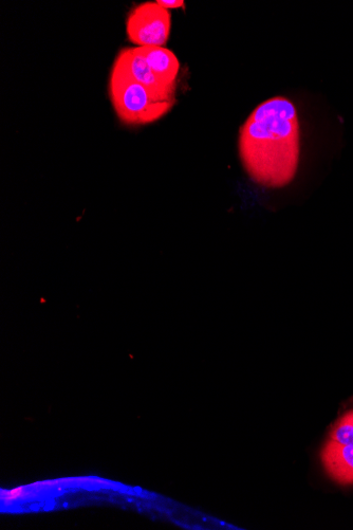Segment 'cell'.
Segmentation results:
<instances>
[{
	"mask_svg": "<svg viewBox=\"0 0 353 530\" xmlns=\"http://www.w3.org/2000/svg\"><path fill=\"white\" fill-rule=\"evenodd\" d=\"M238 153L256 185L272 190L291 185L301 161V126L294 104L285 97L259 104L241 126Z\"/></svg>",
	"mask_w": 353,
	"mask_h": 530,
	"instance_id": "obj_1",
	"label": "cell"
},
{
	"mask_svg": "<svg viewBox=\"0 0 353 530\" xmlns=\"http://www.w3.org/2000/svg\"><path fill=\"white\" fill-rule=\"evenodd\" d=\"M108 89L118 118L128 126L154 123L169 113L176 103L158 100L151 90L130 76L118 60L111 69Z\"/></svg>",
	"mask_w": 353,
	"mask_h": 530,
	"instance_id": "obj_2",
	"label": "cell"
},
{
	"mask_svg": "<svg viewBox=\"0 0 353 530\" xmlns=\"http://www.w3.org/2000/svg\"><path fill=\"white\" fill-rule=\"evenodd\" d=\"M172 14L158 3H143L127 16L126 33L137 47H163L170 39Z\"/></svg>",
	"mask_w": 353,
	"mask_h": 530,
	"instance_id": "obj_3",
	"label": "cell"
},
{
	"mask_svg": "<svg viewBox=\"0 0 353 530\" xmlns=\"http://www.w3.org/2000/svg\"><path fill=\"white\" fill-rule=\"evenodd\" d=\"M116 60L125 66L130 76L138 83L151 90V93L158 100L176 102V89L167 87L160 82L138 47L122 49Z\"/></svg>",
	"mask_w": 353,
	"mask_h": 530,
	"instance_id": "obj_4",
	"label": "cell"
},
{
	"mask_svg": "<svg viewBox=\"0 0 353 530\" xmlns=\"http://www.w3.org/2000/svg\"><path fill=\"white\" fill-rule=\"evenodd\" d=\"M324 467L330 477L342 484L353 485V447L328 442L322 452Z\"/></svg>",
	"mask_w": 353,
	"mask_h": 530,
	"instance_id": "obj_5",
	"label": "cell"
},
{
	"mask_svg": "<svg viewBox=\"0 0 353 530\" xmlns=\"http://www.w3.org/2000/svg\"><path fill=\"white\" fill-rule=\"evenodd\" d=\"M147 64L162 84L176 89L180 63L176 54L164 47H138Z\"/></svg>",
	"mask_w": 353,
	"mask_h": 530,
	"instance_id": "obj_6",
	"label": "cell"
},
{
	"mask_svg": "<svg viewBox=\"0 0 353 530\" xmlns=\"http://www.w3.org/2000/svg\"><path fill=\"white\" fill-rule=\"evenodd\" d=\"M330 442L353 447V410L346 412L332 428Z\"/></svg>",
	"mask_w": 353,
	"mask_h": 530,
	"instance_id": "obj_7",
	"label": "cell"
},
{
	"mask_svg": "<svg viewBox=\"0 0 353 530\" xmlns=\"http://www.w3.org/2000/svg\"><path fill=\"white\" fill-rule=\"evenodd\" d=\"M25 493H26V488L25 487H18V488H14L12 490H9V491H3L2 492V499L3 501H7V502H13V501H17V500H20L21 498H23L25 496Z\"/></svg>",
	"mask_w": 353,
	"mask_h": 530,
	"instance_id": "obj_8",
	"label": "cell"
},
{
	"mask_svg": "<svg viewBox=\"0 0 353 530\" xmlns=\"http://www.w3.org/2000/svg\"><path fill=\"white\" fill-rule=\"evenodd\" d=\"M158 5H160L165 10H173L184 7L183 0H158Z\"/></svg>",
	"mask_w": 353,
	"mask_h": 530,
	"instance_id": "obj_9",
	"label": "cell"
},
{
	"mask_svg": "<svg viewBox=\"0 0 353 530\" xmlns=\"http://www.w3.org/2000/svg\"><path fill=\"white\" fill-rule=\"evenodd\" d=\"M31 508L35 511L39 510L40 509V505H32Z\"/></svg>",
	"mask_w": 353,
	"mask_h": 530,
	"instance_id": "obj_10",
	"label": "cell"
}]
</instances>
